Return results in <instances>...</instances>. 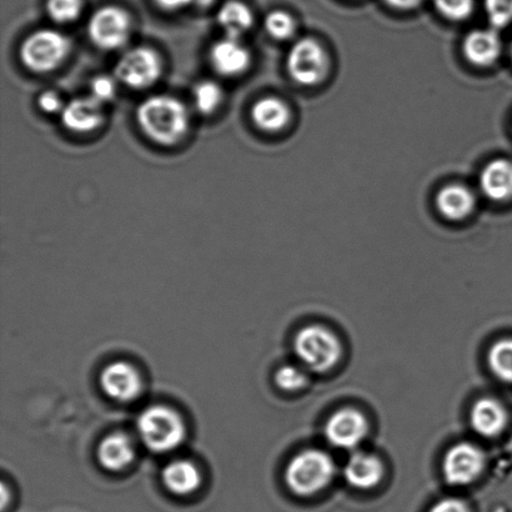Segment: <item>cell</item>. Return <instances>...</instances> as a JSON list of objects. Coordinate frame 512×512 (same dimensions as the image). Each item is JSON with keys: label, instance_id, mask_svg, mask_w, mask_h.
Here are the masks:
<instances>
[{"label": "cell", "instance_id": "cell-34", "mask_svg": "<svg viewBox=\"0 0 512 512\" xmlns=\"http://www.w3.org/2000/svg\"><path fill=\"white\" fill-rule=\"evenodd\" d=\"M385 2L388 3L390 7L409 10L418 7L423 0H385Z\"/></svg>", "mask_w": 512, "mask_h": 512}, {"label": "cell", "instance_id": "cell-11", "mask_svg": "<svg viewBox=\"0 0 512 512\" xmlns=\"http://www.w3.org/2000/svg\"><path fill=\"white\" fill-rule=\"evenodd\" d=\"M100 384L104 393L120 403H128L142 394L143 381L139 371L125 361H115L103 370Z\"/></svg>", "mask_w": 512, "mask_h": 512}, {"label": "cell", "instance_id": "cell-14", "mask_svg": "<svg viewBox=\"0 0 512 512\" xmlns=\"http://www.w3.org/2000/svg\"><path fill=\"white\" fill-rule=\"evenodd\" d=\"M464 54L469 62L479 67H489L499 59L501 39L495 29H476L466 35Z\"/></svg>", "mask_w": 512, "mask_h": 512}, {"label": "cell", "instance_id": "cell-7", "mask_svg": "<svg viewBox=\"0 0 512 512\" xmlns=\"http://www.w3.org/2000/svg\"><path fill=\"white\" fill-rule=\"evenodd\" d=\"M162 75V59L154 49L139 47L119 59L115 77L132 89L152 87Z\"/></svg>", "mask_w": 512, "mask_h": 512}, {"label": "cell", "instance_id": "cell-9", "mask_svg": "<svg viewBox=\"0 0 512 512\" xmlns=\"http://www.w3.org/2000/svg\"><path fill=\"white\" fill-rule=\"evenodd\" d=\"M485 464L483 450L473 444L461 443L446 453L443 463L444 476L451 485H469L483 473Z\"/></svg>", "mask_w": 512, "mask_h": 512}, {"label": "cell", "instance_id": "cell-8", "mask_svg": "<svg viewBox=\"0 0 512 512\" xmlns=\"http://www.w3.org/2000/svg\"><path fill=\"white\" fill-rule=\"evenodd\" d=\"M89 37L98 48L115 50L124 47L132 30V19L124 9L104 7L89 22Z\"/></svg>", "mask_w": 512, "mask_h": 512}, {"label": "cell", "instance_id": "cell-32", "mask_svg": "<svg viewBox=\"0 0 512 512\" xmlns=\"http://www.w3.org/2000/svg\"><path fill=\"white\" fill-rule=\"evenodd\" d=\"M430 512H470V509L463 500L449 498L439 501Z\"/></svg>", "mask_w": 512, "mask_h": 512}, {"label": "cell", "instance_id": "cell-22", "mask_svg": "<svg viewBox=\"0 0 512 512\" xmlns=\"http://www.w3.org/2000/svg\"><path fill=\"white\" fill-rule=\"evenodd\" d=\"M218 23L227 37L240 39L254 23L252 10L238 0L225 3L218 13Z\"/></svg>", "mask_w": 512, "mask_h": 512}, {"label": "cell", "instance_id": "cell-1", "mask_svg": "<svg viewBox=\"0 0 512 512\" xmlns=\"http://www.w3.org/2000/svg\"><path fill=\"white\" fill-rule=\"evenodd\" d=\"M139 127L149 139L165 147L182 142L189 130V113L182 102L168 95H154L137 110Z\"/></svg>", "mask_w": 512, "mask_h": 512}, {"label": "cell", "instance_id": "cell-29", "mask_svg": "<svg viewBox=\"0 0 512 512\" xmlns=\"http://www.w3.org/2000/svg\"><path fill=\"white\" fill-rule=\"evenodd\" d=\"M436 9L450 20H464L474 10V0H434Z\"/></svg>", "mask_w": 512, "mask_h": 512}, {"label": "cell", "instance_id": "cell-10", "mask_svg": "<svg viewBox=\"0 0 512 512\" xmlns=\"http://www.w3.org/2000/svg\"><path fill=\"white\" fill-rule=\"evenodd\" d=\"M368 431V420L355 409L336 411L325 426L329 443L341 449L355 448L368 435Z\"/></svg>", "mask_w": 512, "mask_h": 512}, {"label": "cell", "instance_id": "cell-19", "mask_svg": "<svg viewBox=\"0 0 512 512\" xmlns=\"http://www.w3.org/2000/svg\"><path fill=\"white\" fill-rule=\"evenodd\" d=\"M134 458V443L123 433L109 435L99 445L98 459L104 469L122 471L133 463Z\"/></svg>", "mask_w": 512, "mask_h": 512}, {"label": "cell", "instance_id": "cell-27", "mask_svg": "<svg viewBox=\"0 0 512 512\" xmlns=\"http://www.w3.org/2000/svg\"><path fill=\"white\" fill-rule=\"evenodd\" d=\"M275 383L281 390L298 391L305 388L308 378L299 368L293 365H285L276 371Z\"/></svg>", "mask_w": 512, "mask_h": 512}, {"label": "cell", "instance_id": "cell-21", "mask_svg": "<svg viewBox=\"0 0 512 512\" xmlns=\"http://www.w3.org/2000/svg\"><path fill=\"white\" fill-rule=\"evenodd\" d=\"M253 122L261 130L276 133L290 122V109L283 100L268 97L258 100L252 109Z\"/></svg>", "mask_w": 512, "mask_h": 512}, {"label": "cell", "instance_id": "cell-35", "mask_svg": "<svg viewBox=\"0 0 512 512\" xmlns=\"http://www.w3.org/2000/svg\"><path fill=\"white\" fill-rule=\"evenodd\" d=\"M214 3V0H193V4L197 5V7H209V5H212Z\"/></svg>", "mask_w": 512, "mask_h": 512}, {"label": "cell", "instance_id": "cell-23", "mask_svg": "<svg viewBox=\"0 0 512 512\" xmlns=\"http://www.w3.org/2000/svg\"><path fill=\"white\" fill-rule=\"evenodd\" d=\"M489 365L493 373L505 383H512V339L500 340L489 353Z\"/></svg>", "mask_w": 512, "mask_h": 512}, {"label": "cell", "instance_id": "cell-36", "mask_svg": "<svg viewBox=\"0 0 512 512\" xmlns=\"http://www.w3.org/2000/svg\"><path fill=\"white\" fill-rule=\"evenodd\" d=\"M511 57H512V44H511Z\"/></svg>", "mask_w": 512, "mask_h": 512}, {"label": "cell", "instance_id": "cell-31", "mask_svg": "<svg viewBox=\"0 0 512 512\" xmlns=\"http://www.w3.org/2000/svg\"><path fill=\"white\" fill-rule=\"evenodd\" d=\"M39 108L47 114L62 113L65 105L62 103V98L53 90H48L40 95L38 100Z\"/></svg>", "mask_w": 512, "mask_h": 512}, {"label": "cell", "instance_id": "cell-18", "mask_svg": "<svg viewBox=\"0 0 512 512\" xmlns=\"http://www.w3.org/2000/svg\"><path fill=\"white\" fill-rule=\"evenodd\" d=\"M475 195L460 184L446 185L436 195V207L443 217L450 220L468 218L475 208Z\"/></svg>", "mask_w": 512, "mask_h": 512}, {"label": "cell", "instance_id": "cell-4", "mask_svg": "<svg viewBox=\"0 0 512 512\" xmlns=\"http://www.w3.org/2000/svg\"><path fill=\"white\" fill-rule=\"evenodd\" d=\"M294 348L299 359L315 373H325L333 369L341 358L339 339L320 325L301 329L295 336Z\"/></svg>", "mask_w": 512, "mask_h": 512}, {"label": "cell", "instance_id": "cell-20", "mask_svg": "<svg viewBox=\"0 0 512 512\" xmlns=\"http://www.w3.org/2000/svg\"><path fill=\"white\" fill-rule=\"evenodd\" d=\"M163 483L170 493L188 496L195 493L202 484V475L189 460H174L163 470Z\"/></svg>", "mask_w": 512, "mask_h": 512}, {"label": "cell", "instance_id": "cell-16", "mask_svg": "<svg viewBox=\"0 0 512 512\" xmlns=\"http://www.w3.org/2000/svg\"><path fill=\"white\" fill-rule=\"evenodd\" d=\"M471 426L484 438H495L508 425V413L503 405L494 399H481L471 410Z\"/></svg>", "mask_w": 512, "mask_h": 512}, {"label": "cell", "instance_id": "cell-25", "mask_svg": "<svg viewBox=\"0 0 512 512\" xmlns=\"http://www.w3.org/2000/svg\"><path fill=\"white\" fill-rule=\"evenodd\" d=\"M265 29L270 37L285 40L293 37L295 22L290 14L283 12V10H274L265 18Z\"/></svg>", "mask_w": 512, "mask_h": 512}, {"label": "cell", "instance_id": "cell-30", "mask_svg": "<svg viewBox=\"0 0 512 512\" xmlns=\"http://www.w3.org/2000/svg\"><path fill=\"white\" fill-rule=\"evenodd\" d=\"M90 89H92V95H90V97L97 99L98 102L103 105L112 102L115 98V94H117V84H115V80L108 77V75H100V77L93 79Z\"/></svg>", "mask_w": 512, "mask_h": 512}, {"label": "cell", "instance_id": "cell-2", "mask_svg": "<svg viewBox=\"0 0 512 512\" xmlns=\"http://www.w3.org/2000/svg\"><path fill=\"white\" fill-rule=\"evenodd\" d=\"M138 433L145 446L154 453H169L185 438V425L177 411L165 405H154L140 414Z\"/></svg>", "mask_w": 512, "mask_h": 512}, {"label": "cell", "instance_id": "cell-24", "mask_svg": "<svg viewBox=\"0 0 512 512\" xmlns=\"http://www.w3.org/2000/svg\"><path fill=\"white\" fill-rule=\"evenodd\" d=\"M223 89L214 82H202L194 89V104L199 113L210 115L222 104Z\"/></svg>", "mask_w": 512, "mask_h": 512}, {"label": "cell", "instance_id": "cell-28", "mask_svg": "<svg viewBox=\"0 0 512 512\" xmlns=\"http://www.w3.org/2000/svg\"><path fill=\"white\" fill-rule=\"evenodd\" d=\"M485 10L496 29L512 23V0H485Z\"/></svg>", "mask_w": 512, "mask_h": 512}, {"label": "cell", "instance_id": "cell-3", "mask_svg": "<svg viewBox=\"0 0 512 512\" xmlns=\"http://www.w3.org/2000/svg\"><path fill=\"white\" fill-rule=\"evenodd\" d=\"M335 475L333 459L320 450H305L294 456L285 471V481L295 495L313 496L324 490Z\"/></svg>", "mask_w": 512, "mask_h": 512}, {"label": "cell", "instance_id": "cell-26", "mask_svg": "<svg viewBox=\"0 0 512 512\" xmlns=\"http://www.w3.org/2000/svg\"><path fill=\"white\" fill-rule=\"evenodd\" d=\"M82 0H48L47 12L54 22L68 24L82 13Z\"/></svg>", "mask_w": 512, "mask_h": 512}, {"label": "cell", "instance_id": "cell-15", "mask_svg": "<svg viewBox=\"0 0 512 512\" xmlns=\"http://www.w3.org/2000/svg\"><path fill=\"white\" fill-rule=\"evenodd\" d=\"M480 187L493 202H506L512 198V162L495 159L483 169Z\"/></svg>", "mask_w": 512, "mask_h": 512}, {"label": "cell", "instance_id": "cell-13", "mask_svg": "<svg viewBox=\"0 0 512 512\" xmlns=\"http://www.w3.org/2000/svg\"><path fill=\"white\" fill-rule=\"evenodd\" d=\"M65 128L73 133H90L104 122L103 104L93 97L73 99L62 112Z\"/></svg>", "mask_w": 512, "mask_h": 512}, {"label": "cell", "instance_id": "cell-6", "mask_svg": "<svg viewBox=\"0 0 512 512\" xmlns=\"http://www.w3.org/2000/svg\"><path fill=\"white\" fill-rule=\"evenodd\" d=\"M329 55L313 38L298 40L288 55V72L294 82L305 87L319 84L329 72Z\"/></svg>", "mask_w": 512, "mask_h": 512}, {"label": "cell", "instance_id": "cell-5", "mask_svg": "<svg viewBox=\"0 0 512 512\" xmlns=\"http://www.w3.org/2000/svg\"><path fill=\"white\" fill-rule=\"evenodd\" d=\"M70 52V42L64 34L42 29L29 35L20 49V58L29 70L48 73L57 69Z\"/></svg>", "mask_w": 512, "mask_h": 512}, {"label": "cell", "instance_id": "cell-17", "mask_svg": "<svg viewBox=\"0 0 512 512\" xmlns=\"http://www.w3.org/2000/svg\"><path fill=\"white\" fill-rule=\"evenodd\" d=\"M346 481L360 490H370L379 485L384 476V466L375 455L355 453L344 469Z\"/></svg>", "mask_w": 512, "mask_h": 512}, {"label": "cell", "instance_id": "cell-12", "mask_svg": "<svg viewBox=\"0 0 512 512\" xmlns=\"http://www.w3.org/2000/svg\"><path fill=\"white\" fill-rule=\"evenodd\" d=\"M210 62L224 77H237L249 68L252 57L240 39L227 37L213 45Z\"/></svg>", "mask_w": 512, "mask_h": 512}, {"label": "cell", "instance_id": "cell-33", "mask_svg": "<svg viewBox=\"0 0 512 512\" xmlns=\"http://www.w3.org/2000/svg\"><path fill=\"white\" fill-rule=\"evenodd\" d=\"M158 7L168 10V12H174V10L183 9L188 5L193 4V0H155Z\"/></svg>", "mask_w": 512, "mask_h": 512}]
</instances>
